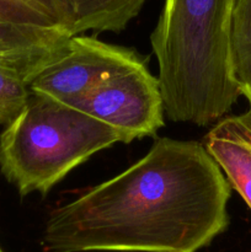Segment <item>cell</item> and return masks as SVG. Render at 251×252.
<instances>
[{"instance_id": "obj_1", "label": "cell", "mask_w": 251, "mask_h": 252, "mask_svg": "<svg viewBox=\"0 0 251 252\" xmlns=\"http://www.w3.org/2000/svg\"><path fill=\"white\" fill-rule=\"evenodd\" d=\"M230 185L204 145L159 138L126 171L54 209L46 252H198L226 230Z\"/></svg>"}, {"instance_id": "obj_2", "label": "cell", "mask_w": 251, "mask_h": 252, "mask_svg": "<svg viewBox=\"0 0 251 252\" xmlns=\"http://www.w3.org/2000/svg\"><path fill=\"white\" fill-rule=\"evenodd\" d=\"M238 0H164L150 36L159 64L165 116L204 127L241 96L230 65V31Z\"/></svg>"}, {"instance_id": "obj_3", "label": "cell", "mask_w": 251, "mask_h": 252, "mask_svg": "<svg viewBox=\"0 0 251 252\" xmlns=\"http://www.w3.org/2000/svg\"><path fill=\"white\" fill-rule=\"evenodd\" d=\"M123 143L117 130L80 108L31 93L0 135V170L20 196H46L91 155Z\"/></svg>"}, {"instance_id": "obj_4", "label": "cell", "mask_w": 251, "mask_h": 252, "mask_svg": "<svg viewBox=\"0 0 251 252\" xmlns=\"http://www.w3.org/2000/svg\"><path fill=\"white\" fill-rule=\"evenodd\" d=\"M74 107L117 130L123 143L154 137L165 123L159 79L142 57L98 84Z\"/></svg>"}, {"instance_id": "obj_5", "label": "cell", "mask_w": 251, "mask_h": 252, "mask_svg": "<svg viewBox=\"0 0 251 252\" xmlns=\"http://www.w3.org/2000/svg\"><path fill=\"white\" fill-rule=\"evenodd\" d=\"M135 51L90 36L69 38L63 53L30 83L34 95L75 106L113 73L139 59Z\"/></svg>"}, {"instance_id": "obj_6", "label": "cell", "mask_w": 251, "mask_h": 252, "mask_svg": "<svg viewBox=\"0 0 251 252\" xmlns=\"http://www.w3.org/2000/svg\"><path fill=\"white\" fill-rule=\"evenodd\" d=\"M73 36L61 27H41L0 19V65L31 83L58 58Z\"/></svg>"}, {"instance_id": "obj_7", "label": "cell", "mask_w": 251, "mask_h": 252, "mask_svg": "<svg viewBox=\"0 0 251 252\" xmlns=\"http://www.w3.org/2000/svg\"><path fill=\"white\" fill-rule=\"evenodd\" d=\"M202 144L251 209V144L243 113L219 120Z\"/></svg>"}, {"instance_id": "obj_8", "label": "cell", "mask_w": 251, "mask_h": 252, "mask_svg": "<svg viewBox=\"0 0 251 252\" xmlns=\"http://www.w3.org/2000/svg\"><path fill=\"white\" fill-rule=\"evenodd\" d=\"M148 0H52L61 27L70 36L86 31L121 32Z\"/></svg>"}, {"instance_id": "obj_9", "label": "cell", "mask_w": 251, "mask_h": 252, "mask_svg": "<svg viewBox=\"0 0 251 252\" xmlns=\"http://www.w3.org/2000/svg\"><path fill=\"white\" fill-rule=\"evenodd\" d=\"M230 65L241 96L251 97V0H238L234 9Z\"/></svg>"}, {"instance_id": "obj_10", "label": "cell", "mask_w": 251, "mask_h": 252, "mask_svg": "<svg viewBox=\"0 0 251 252\" xmlns=\"http://www.w3.org/2000/svg\"><path fill=\"white\" fill-rule=\"evenodd\" d=\"M0 19L33 26L61 27L52 0H0Z\"/></svg>"}, {"instance_id": "obj_11", "label": "cell", "mask_w": 251, "mask_h": 252, "mask_svg": "<svg viewBox=\"0 0 251 252\" xmlns=\"http://www.w3.org/2000/svg\"><path fill=\"white\" fill-rule=\"evenodd\" d=\"M31 91L29 83L17 71L0 65V125L16 120L27 105Z\"/></svg>"}, {"instance_id": "obj_12", "label": "cell", "mask_w": 251, "mask_h": 252, "mask_svg": "<svg viewBox=\"0 0 251 252\" xmlns=\"http://www.w3.org/2000/svg\"><path fill=\"white\" fill-rule=\"evenodd\" d=\"M249 105H250V108H249L246 112L243 113L244 121H245V126L246 129H248V134H249V139H250V144H251V97H248Z\"/></svg>"}, {"instance_id": "obj_13", "label": "cell", "mask_w": 251, "mask_h": 252, "mask_svg": "<svg viewBox=\"0 0 251 252\" xmlns=\"http://www.w3.org/2000/svg\"><path fill=\"white\" fill-rule=\"evenodd\" d=\"M0 252H4V251H2V250H1V249H0Z\"/></svg>"}]
</instances>
